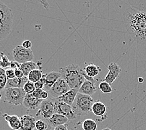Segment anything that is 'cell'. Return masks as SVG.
<instances>
[{"mask_svg": "<svg viewBox=\"0 0 146 130\" xmlns=\"http://www.w3.org/2000/svg\"><path fill=\"white\" fill-rule=\"evenodd\" d=\"M83 130H96L98 128L97 123L92 119H86L82 124Z\"/></svg>", "mask_w": 146, "mask_h": 130, "instance_id": "obj_24", "label": "cell"}, {"mask_svg": "<svg viewBox=\"0 0 146 130\" xmlns=\"http://www.w3.org/2000/svg\"><path fill=\"white\" fill-rule=\"evenodd\" d=\"M21 118V127L19 130H35L36 129V119L29 115H23Z\"/></svg>", "mask_w": 146, "mask_h": 130, "instance_id": "obj_11", "label": "cell"}, {"mask_svg": "<svg viewBox=\"0 0 146 130\" xmlns=\"http://www.w3.org/2000/svg\"><path fill=\"white\" fill-rule=\"evenodd\" d=\"M8 79L6 77L5 70L0 67V92L3 91L6 89V83H7Z\"/></svg>", "mask_w": 146, "mask_h": 130, "instance_id": "obj_25", "label": "cell"}, {"mask_svg": "<svg viewBox=\"0 0 146 130\" xmlns=\"http://www.w3.org/2000/svg\"><path fill=\"white\" fill-rule=\"evenodd\" d=\"M106 111H107V108L106 105L101 101H96L92 105V112L96 116H103L106 113Z\"/></svg>", "mask_w": 146, "mask_h": 130, "instance_id": "obj_20", "label": "cell"}, {"mask_svg": "<svg viewBox=\"0 0 146 130\" xmlns=\"http://www.w3.org/2000/svg\"><path fill=\"white\" fill-rule=\"evenodd\" d=\"M43 90H44V89H36L35 90V91L32 93V95L36 98L39 99H42V94Z\"/></svg>", "mask_w": 146, "mask_h": 130, "instance_id": "obj_32", "label": "cell"}, {"mask_svg": "<svg viewBox=\"0 0 146 130\" xmlns=\"http://www.w3.org/2000/svg\"><path fill=\"white\" fill-rule=\"evenodd\" d=\"M49 95V93L48 91H45V90L44 89V90H43V92H42V99L46 100V99H48Z\"/></svg>", "mask_w": 146, "mask_h": 130, "instance_id": "obj_36", "label": "cell"}, {"mask_svg": "<svg viewBox=\"0 0 146 130\" xmlns=\"http://www.w3.org/2000/svg\"><path fill=\"white\" fill-rule=\"evenodd\" d=\"M23 89L25 90L26 94H32L36 89L35 83L28 81L25 85L24 87H23Z\"/></svg>", "mask_w": 146, "mask_h": 130, "instance_id": "obj_28", "label": "cell"}, {"mask_svg": "<svg viewBox=\"0 0 146 130\" xmlns=\"http://www.w3.org/2000/svg\"><path fill=\"white\" fill-rule=\"evenodd\" d=\"M29 81L28 77L24 76L22 78H15L13 79H8L6 83V89L8 88H23L25 85Z\"/></svg>", "mask_w": 146, "mask_h": 130, "instance_id": "obj_19", "label": "cell"}, {"mask_svg": "<svg viewBox=\"0 0 146 130\" xmlns=\"http://www.w3.org/2000/svg\"><path fill=\"white\" fill-rule=\"evenodd\" d=\"M26 95V93L23 88L6 89L4 101L15 106L21 105Z\"/></svg>", "mask_w": 146, "mask_h": 130, "instance_id": "obj_4", "label": "cell"}, {"mask_svg": "<svg viewBox=\"0 0 146 130\" xmlns=\"http://www.w3.org/2000/svg\"><path fill=\"white\" fill-rule=\"evenodd\" d=\"M48 124L42 119H39L36 123V129L37 130H46L48 128Z\"/></svg>", "mask_w": 146, "mask_h": 130, "instance_id": "obj_29", "label": "cell"}, {"mask_svg": "<svg viewBox=\"0 0 146 130\" xmlns=\"http://www.w3.org/2000/svg\"><path fill=\"white\" fill-rule=\"evenodd\" d=\"M99 88L102 93H105V94H109V93H111L113 91L111 85L104 81L99 83Z\"/></svg>", "mask_w": 146, "mask_h": 130, "instance_id": "obj_26", "label": "cell"}, {"mask_svg": "<svg viewBox=\"0 0 146 130\" xmlns=\"http://www.w3.org/2000/svg\"><path fill=\"white\" fill-rule=\"evenodd\" d=\"M42 101L43 99L36 98L32 94H26L23 101V105L29 110H35L39 108Z\"/></svg>", "mask_w": 146, "mask_h": 130, "instance_id": "obj_10", "label": "cell"}, {"mask_svg": "<svg viewBox=\"0 0 146 130\" xmlns=\"http://www.w3.org/2000/svg\"><path fill=\"white\" fill-rule=\"evenodd\" d=\"M42 73L41 69H36L33 70L28 76V78L29 81L33 83H36L39 81L42 78Z\"/></svg>", "mask_w": 146, "mask_h": 130, "instance_id": "obj_23", "label": "cell"}, {"mask_svg": "<svg viewBox=\"0 0 146 130\" xmlns=\"http://www.w3.org/2000/svg\"><path fill=\"white\" fill-rule=\"evenodd\" d=\"M84 71L86 74L89 77L94 78L95 76L99 75V72L101 71V69L99 66L95 65L93 63H90L86 66Z\"/></svg>", "mask_w": 146, "mask_h": 130, "instance_id": "obj_22", "label": "cell"}, {"mask_svg": "<svg viewBox=\"0 0 146 130\" xmlns=\"http://www.w3.org/2000/svg\"><path fill=\"white\" fill-rule=\"evenodd\" d=\"M79 93V89H71L64 95H62L57 99L58 101L65 103L70 106H72L74 103L75 98Z\"/></svg>", "mask_w": 146, "mask_h": 130, "instance_id": "obj_17", "label": "cell"}, {"mask_svg": "<svg viewBox=\"0 0 146 130\" xmlns=\"http://www.w3.org/2000/svg\"><path fill=\"white\" fill-rule=\"evenodd\" d=\"M1 55V60H0V67H1L3 69L6 68L10 66L11 61H9L8 58L7 57L4 53L1 52L0 53Z\"/></svg>", "mask_w": 146, "mask_h": 130, "instance_id": "obj_27", "label": "cell"}, {"mask_svg": "<svg viewBox=\"0 0 146 130\" xmlns=\"http://www.w3.org/2000/svg\"><path fill=\"white\" fill-rule=\"evenodd\" d=\"M46 84V74L43 75L42 78L39 80V81L35 83L36 89H43L44 88V85Z\"/></svg>", "mask_w": 146, "mask_h": 130, "instance_id": "obj_30", "label": "cell"}, {"mask_svg": "<svg viewBox=\"0 0 146 130\" xmlns=\"http://www.w3.org/2000/svg\"><path fill=\"white\" fill-rule=\"evenodd\" d=\"M20 65L19 63H18V62H16L15 61H11V63H10V66L9 68L13 69H16L18 68H20Z\"/></svg>", "mask_w": 146, "mask_h": 130, "instance_id": "obj_35", "label": "cell"}, {"mask_svg": "<svg viewBox=\"0 0 146 130\" xmlns=\"http://www.w3.org/2000/svg\"><path fill=\"white\" fill-rule=\"evenodd\" d=\"M123 17L125 28L135 42L146 45V13L129 7L125 11Z\"/></svg>", "mask_w": 146, "mask_h": 130, "instance_id": "obj_1", "label": "cell"}, {"mask_svg": "<svg viewBox=\"0 0 146 130\" xmlns=\"http://www.w3.org/2000/svg\"><path fill=\"white\" fill-rule=\"evenodd\" d=\"M54 130H68V129L67 128V126L65 125L58 126V127L54 128Z\"/></svg>", "mask_w": 146, "mask_h": 130, "instance_id": "obj_37", "label": "cell"}, {"mask_svg": "<svg viewBox=\"0 0 146 130\" xmlns=\"http://www.w3.org/2000/svg\"><path fill=\"white\" fill-rule=\"evenodd\" d=\"M138 80H139V82H140V83H142V82L144 81H143V78H139Z\"/></svg>", "mask_w": 146, "mask_h": 130, "instance_id": "obj_38", "label": "cell"}, {"mask_svg": "<svg viewBox=\"0 0 146 130\" xmlns=\"http://www.w3.org/2000/svg\"><path fill=\"white\" fill-rule=\"evenodd\" d=\"M61 78V75L59 72H56L52 71L50 73H46V84L44 88L45 91L48 92L52 88V86L54 85V83Z\"/></svg>", "mask_w": 146, "mask_h": 130, "instance_id": "obj_14", "label": "cell"}, {"mask_svg": "<svg viewBox=\"0 0 146 130\" xmlns=\"http://www.w3.org/2000/svg\"><path fill=\"white\" fill-rule=\"evenodd\" d=\"M109 72L104 79V81L111 85L115 81L122 72V69L118 64L114 62L111 63L108 66Z\"/></svg>", "mask_w": 146, "mask_h": 130, "instance_id": "obj_9", "label": "cell"}, {"mask_svg": "<svg viewBox=\"0 0 146 130\" xmlns=\"http://www.w3.org/2000/svg\"><path fill=\"white\" fill-rule=\"evenodd\" d=\"M32 45V43L29 40H25L22 43V46L25 49H31Z\"/></svg>", "mask_w": 146, "mask_h": 130, "instance_id": "obj_33", "label": "cell"}, {"mask_svg": "<svg viewBox=\"0 0 146 130\" xmlns=\"http://www.w3.org/2000/svg\"><path fill=\"white\" fill-rule=\"evenodd\" d=\"M71 88L68 83L64 79L61 78L54 83V85L52 86L48 93L52 98H58L64 95Z\"/></svg>", "mask_w": 146, "mask_h": 130, "instance_id": "obj_7", "label": "cell"}, {"mask_svg": "<svg viewBox=\"0 0 146 130\" xmlns=\"http://www.w3.org/2000/svg\"><path fill=\"white\" fill-rule=\"evenodd\" d=\"M59 70L61 78L65 80L71 89H79L86 80L84 69H81L78 65L72 64L60 68Z\"/></svg>", "mask_w": 146, "mask_h": 130, "instance_id": "obj_2", "label": "cell"}, {"mask_svg": "<svg viewBox=\"0 0 146 130\" xmlns=\"http://www.w3.org/2000/svg\"><path fill=\"white\" fill-rule=\"evenodd\" d=\"M94 103V100L91 96L78 93L71 106L76 116H83L92 111Z\"/></svg>", "mask_w": 146, "mask_h": 130, "instance_id": "obj_3", "label": "cell"}, {"mask_svg": "<svg viewBox=\"0 0 146 130\" xmlns=\"http://www.w3.org/2000/svg\"><path fill=\"white\" fill-rule=\"evenodd\" d=\"M1 98H2V95H1V94H0V100H1Z\"/></svg>", "mask_w": 146, "mask_h": 130, "instance_id": "obj_40", "label": "cell"}, {"mask_svg": "<svg viewBox=\"0 0 146 130\" xmlns=\"http://www.w3.org/2000/svg\"><path fill=\"white\" fill-rule=\"evenodd\" d=\"M15 72L16 78H22L23 77H24V76H25L24 74H23V73L20 69V68H18V69H15Z\"/></svg>", "mask_w": 146, "mask_h": 130, "instance_id": "obj_34", "label": "cell"}, {"mask_svg": "<svg viewBox=\"0 0 146 130\" xmlns=\"http://www.w3.org/2000/svg\"><path fill=\"white\" fill-rule=\"evenodd\" d=\"M5 73H6V77H7L8 79H13V78H16L15 69H13L9 68H8L5 70Z\"/></svg>", "mask_w": 146, "mask_h": 130, "instance_id": "obj_31", "label": "cell"}, {"mask_svg": "<svg viewBox=\"0 0 146 130\" xmlns=\"http://www.w3.org/2000/svg\"><path fill=\"white\" fill-rule=\"evenodd\" d=\"M13 56L15 61L19 64L32 61L34 54L31 49H25L22 46H17L13 49Z\"/></svg>", "mask_w": 146, "mask_h": 130, "instance_id": "obj_6", "label": "cell"}, {"mask_svg": "<svg viewBox=\"0 0 146 130\" xmlns=\"http://www.w3.org/2000/svg\"><path fill=\"white\" fill-rule=\"evenodd\" d=\"M3 117L8 122L9 128L13 130H19L21 129V118L17 115H9L7 113H5L3 115Z\"/></svg>", "mask_w": 146, "mask_h": 130, "instance_id": "obj_13", "label": "cell"}, {"mask_svg": "<svg viewBox=\"0 0 146 130\" xmlns=\"http://www.w3.org/2000/svg\"><path fill=\"white\" fill-rule=\"evenodd\" d=\"M96 91H97V88L95 85V83L88 81V80H86L79 89V93L90 96L94 94Z\"/></svg>", "mask_w": 146, "mask_h": 130, "instance_id": "obj_18", "label": "cell"}, {"mask_svg": "<svg viewBox=\"0 0 146 130\" xmlns=\"http://www.w3.org/2000/svg\"><path fill=\"white\" fill-rule=\"evenodd\" d=\"M55 113V100L51 98L43 100L36 116H41L47 121Z\"/></svg>", "mask_w": 146, "mask_h": 130, "instance_id": "obj_5", "label": "cell"}, {"mask_svg": "<svg viewBox=\"0 0 146 130\" xmlns=\"http://www.w3.org/2000/svg\"><path fill=\"white\" fill-rule=\"evenodd\" d=\"M102 130H112V129H111L110 128H106L104 129H102Z\"/></svg>", "mask_w": 146, "mask_h": 130, "instance_id": "obj_39", "label": "cell"}, {"mask_svg": "<svg viewBox=\"0 0 146 130\" xmlns=\"http://www.w3.org/2000/svg\"><path fill=\"white\" fill-rule=\"evenodd\" d=\"M38 68H39V65L33 61L20 65V69L23 71L25 76H26V77H28L29 73L31 71L36 69H38Z\"/></svg>", "mask_w": 146, "mask_h": 130, "instance_id": "obj_21", "label": "cell"}, {"mask_svg": "<svg viewBox=\"0 0 146 130\" xmlns=\"http://www.w3.org/2000/svg\"><path fill=\"white\" fill-rule=\"evenodd\" d=\"M0 21H13L12 10L1 1H0Z\"/></svg>", "mask_w": 146, "mask_h": 130, "instance_id": "obj_15", "label": "cell"}, {"mask_svg": "<svg viewBox=\"0 0 146 130\" xmlns=\"http://www.w3.org/2000/svg\"><path fill=\"white\" fill-rule=\"evenodd\" d=\"M13 21H0V41L4 40L11 34Z\"/></svg>", "mask_w": 146, "mask_h": 130, "instance_id": "obj_16", "label": "cell"}, {"mask_svg": "<svg viewBox=\"0 0 146 130\" xmlns=\"http://www.w3.org/2000/svg\"><path fill=\"white\" fill-rule=\"evenodd\" d=\"M69 121V119L62 115L55 113L51 117L47 120V123L48 125L52 128H56L59 126L65 125Z\"/></svg>", "mask_w": 146, "mask_h": 130, "instance_id": "obj_12", "label": "cell"}, {"mask_svg": "<svg viewBox=\"0 0 146 130\" xmlns=\"http://www.w3.org/2000/svg\"><path fill=\"white\" fill-rule=\"evenodd\" d=\"M54 100L56 113H58V114L66 116L69 119V121H72L76 118L77 116L73 111L71 106L66 104L65 103L59 101L56 98H54Z\"/></svg>", "mask_w": 146, "mask_h": 130, "instance_id": "obj_8", "label": "cell"}]
</instances>
